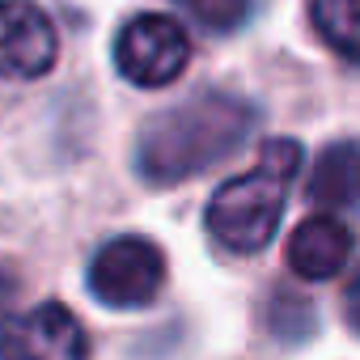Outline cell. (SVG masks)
<instances>
[{"instance_id": "obj_8", "label": "cell", "mask_w": 360, "mask_h": 360, "mask_svg": "<svg viewBox=\"0 0 360 360\" xmlns=\"http://www.w3.org/2000/svg\"><path fill=\"white\" fill-rule=\"evenodd\" d=\"M309 200L322 208H360V136L335 140L314 157Z\"/></svg>"}, {"instance_id": "obj_4", "label": "cell", "mask_w": 360, "mask_h": 360, "mask_svg": "<svg viewBox=\"0 0 360 360\" xmlns=\"http://www.w3.org/2000/svg\"><path fill=\"white\" fill-rule=\"evenodd\" d=\"M187 60H191L187 30L178 26L174 18H165V13H140L115 39V64H119V72L131 85H144V89L169 85L178 72L187 68Z\"/></svg>"}, {"instance_id": "obj_12", "label": "cell", "mask_w": 360, "mask_h": 360, "mask_svg": "<svg viewBox=\"0 0 360 360\" xmlns=\"http://www.w3.org/2000/svg\"><path fill=\"white\" fill-rule=\"evenodd\" d=\"M343 314H347V322H352V330H360V276L347 284V292H343Z\"/></svg>"}, {"instance_id": "obj_7", "label": "cell", "mask_w": 360, "mask_h": 360, "mask_svg": "<svg viewBox=\"0 0 360 360\" xmlns=\"http://www.w3.org/2000/svg\"><path fill=\"white\" fill-rule=\"evenodd\" d=\"M352 255V229L339 217H309L288 238V267L301 280H330Z\"/></svg>"}, {"instance_id": "obj_5", "label": "cell", "mask_w": 360, "mask_h": 360, "mask_svg": "<svg viewBox=\"0 0 360 360\" xmlns=\"http://www.w3.org/2000/svg\"><path fill=\"white\" fill-rule=\"evenodd\" d=\"M89 339L77 314L60 301H43L13 314L0 330V360H85Z\"/></svg>"}, {"instance_id": "obj_6", "label": "cell", "mask_w": 360, "mask_h": 360, "mask_svg": "<svg viewBox=\"0 0 360 360\" xmlns=\"http://www.w3.org/2000/svg\"><path fill=\"white\" fill-rule=\"evenodd\" d=\"M60 39L51 18L30 0H0V77L39 81L51 72Z\"/></svg>"}, {"instance_id": "obj_2", "label": "cell", "mask_w": 360, "mask_h": 360, "mask_svg": "<svg viewBox=\"0 0 360 360\" xmlns=\"http://www.w3.org/2000/svg\"><path fill=\"white\" fill-rule=\"evenodd\" d=\"M301 144L280 136L267 140L255 169L229 178L217 187V195L208 200V233L233 250V255H259L280 225L284 212V195L292 187V178L301 174Z\"/></svg>"}, {"instance_id": "obj_13", "label": "cell", "mask_w": 360, "mask_h": 360, "mask_svg": "<svg viewBox=\"0 0 360 360\" xmlns=\"http://www.w3.org/2000/svg\"><path fill=\"white\" fill-rule=\"evenodd\" d=\"M9 297H13V276H9L5 267H0V305H5Z\"/></svg>"}, {"instance_id": "obj_10", "label": "cell", "mask_w": 360, "mask_h": 360, "mask_svg": "<svg viewBox=\"0 0 360 360\" xmlns=\"http://www.w3.org/2000/svg\"><path fill=\"white\" fill-rule=\"evenodd\" d=\"M174 5H183L204 30L229 34V30H238V26L250 18V5H255V0H174Z\"/></svg>"}, {"instance_id": "obj_1", "label": "cell", "mask_w": 360, "mask_h": 360, "mask_svg": "<svg viewBox=\"0 0 360 360\" xmlns=\"http://www.w3.org/2000/svg\"><path fill=\"white\" fill-rule=\"evenodd\" d=\"M255 123H259V110L250 102L221 94V89L195 94L187 102L153 115L140 127L136 169L157 187L195 178L200 169L238 153L246 144V136L255 131Z\"/></svg>"}, {"instance_id": "obj_11", "label": "cell", "mask_w": 360, "mask_h": 360, "mask_svg": "<svg viewBox=\"0 0 360 360\" xmlns=\"http://www.w3.org/2000/svg\"><path fill=\"white\" fill-rule=\"evenodd\" d=\"M271 305H276V309L267 314V322H271L276 335L301 339L305 330H314V305H309V301H297V297H288V292H276Z\"/></svg>"}, {"instance_id": "obj_3", "label": "cell", "mask_w": 360, "mask_h": 360, "mask_svg": "<svg viewBox=\"0 0 360 360\" xmlns=\"http://www.w3.org/2000/svg\"><path fill=\"white\" fill-rule=\"evenodd\" d=\"M161 284H165V255L136 233L106 242L89 263V292L115 309L148 305L161 292Z\"/></svg>"}, {"instance_id": "obj_9", "label": "cell", "mask_w": 360, "mask_h": 360, "mask_svg": "<svg viewBox=\"0 0 360 360\" xmlns=\"http://www.w3.org/2000/svg\"><path fill=\"white\" fill-rule=\"evenodd\" d=\"M309 18L330 51L360 64V0H309Z\"/></svg>"}]
</instances>
